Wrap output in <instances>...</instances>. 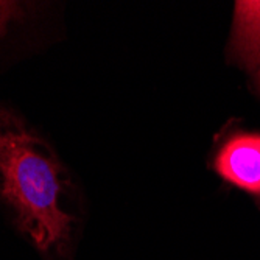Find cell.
<instances>
[{"mask_svg": "<svg viewBox=\"0 0 260 260\" xmlns=\"http://www.w3.org/2000/svg\"><path fill=\"white\" fill-rule=\"evenodd\" d=\"M72 192L53 147L16 109L0 103V201L14 226L50 260L66 257L72 245Z\"/></svg>", "mask_w": 260, "mask_h": 260, "instance_id": "obj_1", "label": "cell"}, {"mask_svg": "<svg viewBox=\"0 0 260 260\" xmlns=\"http://www.w3.org/2000/svg\"><path fill=\"white\" fill-rule=\"evenodd\" d=\"M214 169L260 206V133L235 131L220 145Z\"/></svg>", "mask_w": 260, "mask_h": 260, "instance_id": "obj_2", "label": "cell"}, {"mask_svg": "<svg viewBox=\"0 0 260 260\" xmlns=\"http://www.w3.org/2000/svg\"><path fill=\"white\" fill-rule=\"evenodd\" d=\"M229 55L242 67H260V2H235Z\"/></svg>", "mask_w": 260, "mask_h": 260, "instance_id": "obj_3", "label": "cell"}, {"mask_svg": "<svg viewBox=\"0 0 260 260\" xmlns=\"http://www.w3.org/2000/svg\"><path fill=\"white\" fill-rule=\"evenodd\" d=\"M23 14V8L17 2L0 0V38H4L13 22L19 20Z\"/></svg>", "mask_w": 260, "mask_h": 260, "instance_id": "obj_4", "label": "cell"}, {"mask_svg": "<svg viewBox=\"0 0 260 260\" xmlns=\"http://www.w3.org/2000/svg\"><path fill=\"white\" fill-rule=\"evenodd\" d=\"M257 78H258V87H260V72H258V77Z\"/></svg>", "mask_w": 260, "mask_h": 260, "instance_id": "obj_5", "label": "cell"}]
</instances>
